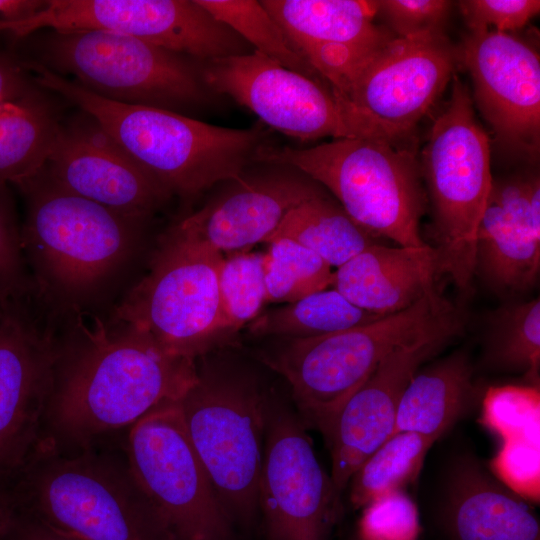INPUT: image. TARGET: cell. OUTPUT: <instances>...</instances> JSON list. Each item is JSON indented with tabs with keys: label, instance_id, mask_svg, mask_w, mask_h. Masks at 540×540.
I'll return each instance as SVG.
<instances>
[{
	"label": "cell",
	"instance_id": "obj_1",
	"mask_svg": "<svg viewBox=\"0 0 540 540\" xmlns=\"http://www.w3.org/2000/svg\"><path fill=\"white\" fill-rule=\"evenodd\" d=\"M81 342L56 375L51 422L66 439L85 443L133 425L155 407L179 401L197 380L196 360L172 355L150 338L98 318L80 321Z\"/></svg>",
	"mask_w": 540,
	"mask_h": 540
},
{
	"label": "cell",
	"instance_id": "obj_2",
	"mask_svg": "<svg viewBox=\"0 0 540 540\" xmlns=\"http://www.w3.org/2000/svg\"><path fill=\"white\" fill-rule=\"evenodd\" d=\"M34 82L76 104L94 118L172 195L190 200L215 184L241 176L268 133L258 125L233 129L177 112L102 98L37 61L24 62Z\"/></svg>",
	"mask_w": 540,
	"mask_h": 540
},
{
	"label": "cell",
	"instance_id": "obj_3",
	"mask_svg": "<svg viewBox=\"0 0 540 540\" xmlns=\"http://www.w3.org/2000/svg\"><path fill=\"white\" fill-rule=\"evenodd\" d=\"M18 187L26 200L21 246L33 286L51 303L76 309L128 260L145 220L72 194L43 171Z\"/></svg>",
	"mask_w": 540,
	"mask_h": 540
},
{
	"label": "cell",
	"instance_id": "obj_4",
	"mask_svg": "<svg viewBox=\"0 0 540 540\" xmlns=\"http://www.w3.org/2000/svg\"><path fill=\"white\" fill-rule=\"evenodd\" d=\"M463 316L438 291L411 307L336 333L282 339L264 362L288 382L305 423L327 433L351 395L400 346L450 330Z\"/></svg>",
	"mask_w": 540,
	"mask_h": 540
},
{
	"label": "cell",
	"instance_id": "obj_5",
	"mask_svg": "<svg viewBox=\"0 0 540 540\" xmlns=\"http://www.w3.org/2000/svg\"><path fill=\"white\" fill-rule=\"evenodd\" d=\"M256 163L287 165L304 173L376 239L399 246L428 245L420 234L427 195L408 142L352 137L308 148L268 144Z\"/></svg>",
	"mask_w": 540,
	"mask_h": 540
},
{
	"label": "cell",
	"instance_id": "obj_6",
	"mask_svg": "<svg viewBox=\"0 0 540 540\" xmlns=\"http://www.w3.org/2000/svg\"><path fill=\"white\" fill-rule=\"evenodd\" d=\"M197 380L179 400L184 424L212 486L235 527L259 514L267 398L236 368L197 364Z\"/></svg>",
	"mask_w": 540,
	"mask_h": 540
},
{
	"label": "cell",
	"instance_id": "obj_7",
	"mask_svg": "<svg viewBox=\"0 0 540 540\" xmlns=\"http://www.w3.org/2000/svg\"><path fill=\"white\" fill-rule=\"evenodd\" d=\"M451 81L450 98L430 129L420 168L433 209L432 246L442 274L465 293L475 275L476 233L493 178L489 139L469 90L456 75Z\"/></svg>",
	"mask_w": 540,
	"mask_h": 540
},
{
	"label": "cell",
	"instance_id": "obj_8",
	"mask_svg": "<svg viewBox=\"0 0 540 540\" xmlns=\"http://www.w3.org/2000/svg\"><path fill=\"white\" fill-rule=\"evenodd\" d=\"M26 476L24 511L80 540H176L128 466L42 451Z\"/></svg>",
	"mask_w": 540,
	"mask_h": 540
},
{
	"label": "cell",
	"instance_id": "obj_9",
	"mask_svg": "<svg viewBox=\"0 0 540 540\" xmlns=\"http://www.w3.org/2000/svg\"><path fill=\"white\" fill-rule=\"evenodd\" d=\"M223 257L170 229L149 272L114 309V323L172 355L194 360L222 346L230 340L218 287Z\"/></svg>",
	"mask_w": 540,
	"mask_h": 540
},
{
	"label": "cell",
	"instance_id": "obj_10",
	"mask_svg": "<svg viewBox=\"0 0 540 540\" xmlns=\"http://www.w3.org/2000/svg\"><path fill=\"white\" fill-rule=\"evenodd\" d=\"M41 61L71 74L94 94L118 103L180 110L206 103L211 92L187 58L141 39L109 31H52L39 43Z\"/></svg>",
	"mask_w": 540,
	"mask_h": 540
},
{
	"label": "cell",
	"instance_id": "obj_11",
	"mask_svg": "<svg viewBox=\"0 0 540 540\" xmlns=\"http://www.w3.org/2000/svg\"><path fill=\"white\" fill-rule=\"evenodd\" d=\"M127 466L176 540H237L187 433L179 401L160 404L135 422Z\"/></svg>",
	"mask_w": 540,
	"mask_h": 540
},
{
	"label": "cell",
	"instance_id": "obj_12",
	"mask_svg": "<svg viewBox=\"0 0 540 540\" xmlns=\"http://www.w3.org/2000/svg\"><path fill=\"white\" fill-rule=\"evenodd\" d=\"M457 49L444 33L394 37L336 97L354 137L407 143L452 80Z\"/></svg>",
	"mask_w": 540,
	"mask_h": 540
},
{
	"label": "cell",
	"instance_id": "obj_13",
	"mask_svg": "<svg viewBox=\"0 0 540 540\" xmlns=\"http://www.w3.org/2000/svg\"><path fill=\"white\" fill-rule=\"evenodd\" d=\"M44 28L115 32L204 61L248 52V44L196 0H45L28 18L0 21V32L15 38Z\"/></svg>",
	"mask_w": 540,
	"mask_h": 540
},
{
	"label": "cell",
	"instance_id": "obj_14",
	"mask_svg": "<svg viewBox=\"0 0 540 540\" xmlns=\"http://www.w3.org/2000/svg\"><path fill=\"white\" fill-rule=\"evenodd\" d=\"M258 496L265 540H329L342 512L302 419L270 401Z\"/></svg>",
	"mask_w": 540,
	"mask_h": 540
},
{
	"label": "cell",
	"instance_id": "obj_15",
	"mask_svg": "<svg viewBox=\"0 0 540 540\" xmlns=\"http://www.w3.org/2000/svg\"><path fill=\"white\" fill-rule=\"evenodd\" d=\"M211 92L226 95L264 124L301 140L352 138L331 88L257 51L206 61L200 68Z\"/></svg>",
	"mask_w": 540,
	"mask_h": 540
},
{
	"label": "cell",
	"instance_id": "obj_16",
	"mask_svg": "<svg viewBox=\"0 0 540 540\" xmlns=\"http://www.w3.org/2000/svg\"><path fill=\"white\" fill-rule=\"evenodd\" d=\"M476 104L507 152L535 159L540 147V60L512 33L470 32L457 49Z\"/></svg>",
	"mask_w": 540,
	"mask_h": 540
},
{
	"label": "cell",
	"instance_id": "obj_17",
	"mask_svg": "<svg viewBox=\"0 0 540 540\" xmlns=\"http://www.w3.org/2000/svg\"><path fill=\"white\" fill-rule=\"evenodd\" d=\"M43 172L72 194L144 220L173 196L86 113L60 123Z\"/></svg>",
	"mask_w": 540,
	"mask_h": 540
},
{
	"label": "cell",
	"instance_id": "obj_18",
	"mask_svg": "<svg viewBox=\"0 0 540 540\" xmlns=\"http://www.w3.org/2000/svg\"><path fill=\"white\" fill-rule=\"evenodd\" d=\"M60 349L22 303L6 306L0 321V476L22 466L35 450L56 382Z\"/></svg>",
	"mask_w": 540,
	"mask_h": 540
},
{
	"label": "cell",
	"instance_id": "obj_19",
	"mask_svg": "<svg viewBox=\"0 0 540 540\" xmlns=\"http://www.w3.org/2000/svg\"><path fill=\"white\" fill-rule=\"evenodd\" d=\"M299 56L340 96L395 35L375 23L377 1L262 0Z\"/></svg>",
	"mask_w": 540,
	"mask_h": 540
},
{
	"label": "cell",
	"instance_id": "obj_20",
	"mask_svg": "<svg viewBox=\"0 0 540 540\" xmlns=\"http://www.w3.org/2000/svg\"><path fill=\"white\" fill-rule=\"evenodd\" d=\"M230 180L231 184L171 230L218 253L245 251L271 239L285 216L324 188L287 165Z\"/></svg>",
	"mask_w": 540,
	"mask_h": 540
},
{
	"label": "cell",
	"instance_id": "obj_21",
	"mask_svg": "<svg viewBox=\"0 0 540 540\" xmlns=\"http://www.w3.org/2000/svg\"><path fill=\"white\" fill-rule=\"evenodd\" d=\"M461 332L445 331L398 347L342 406L324 435L340 510L343 493L357 468L394 433L397 407L410 379Z\"/></svg>",
	"mask_w": 540,
	"mask_h": 540
},
{
	"label": "cell",
	"instance_id": "obj_22",
	"mask_svg": "<svg viewBox=\"0 0 540 540\" xmlns=\"http://www.w3.org/2000/svg\"><path fill=\"white\" fill-rule=\"evenodd\" d=\"M540 270V181L535 174L494 181L475 245V274L497 293L532 288Z\"/></svg>",
	"mask_w": 540,
	"mask_h": 540
},
{
	"label": "cell",
	"instance_id": "obj_23",
	"mask_svg": "<svg viewBox=\"0 0 540 540\" xmlns=\"http://www.w3.org/2000/svg\"><path fill=\"white\" fill-rule=\"evenodd\" d=\"M433 525L438 540H540L527 499L470 455L452 463Z\"/></svg>",
	"mask_w": 540,
	"mask_h": 540
},
{
	"label": "cell",
	"instance_id": "obj_24",
	"mask_svg": "<svg viewBox=\"0 0 540 540\" xmlns=\"http://www.w3.org/2000/svg\"><path fill=\"white\" fill-rule=\"evenodd\" d=\"M443 275L437 250L369 245L333 271L331 286L355 306L386 316L403 311L438 290Z\"/></svg>",
	"mask_w": 540,
	"mask_h": 540
},
{
	"label": "cell",
	"instance_id": "obj_25",
	"mask_svg": "<svg viewBox=\"0 0 540 540\" xmlns=\"http://www.w3.org/2000/svg\"><path fill=\"white\" fill-rule=\"evenodd\" d=\"M473 366L460 349L420 368L400 398L394 433L413 432L438 440L475 405Z\"/></svg>",
	"mask_w": 540,
	"mask_h": 540
},
{
	"label": "cell",
	"instance_id": "obj_26",
	"mask_svg": "<svg viewBox=\"0 0 540 540\" xmlns=\"http://www.w3.org/2000/svg\"><path fill=\"white\" fill-rule=\"evenodd\" d=\"M539 387L507 385L486 391L487 425L502 437L494 474L524 498L539 494Z\"/></svg>",
	"mask_w": 540,
	"mask_h": 540
},
{
	"label": "cell",
	"instance_id": "obj_27",
	"mask_svg": "<svg viewBox=\"0 0 540 540\" xmlns=\"http://www.w3.org/2000/svg\"><path fill=\"white\" fill-rule=\"evenodd\" d=\"M60 122L36 91L0 101V184L16 186L39 175Z\"/></svg>",
	"mask_w": 540,
	"mask_h": 540
},
{
	"label": "cell",
	"instance_id": "obj_28",
	"mask_svg": "<svg viewBox=\"0 0 540 540\" xmlns=\"http://www.w3.org/2000/svg\"><path fill=\"white\" fill-rule=\"evenodd\" d=\"M276 238L294 240L336 268L380 242L357 225L325 188L285 216L268 242Z\"/></svg>",
	"mask_w": 540,
	"mask_h": 540
},
{
	"label": "cell",
	"instance_id": "obj_29",
	"mask_svg": "<svg viewBox=\"0 0 540 540\" xmlns=\"http://www.w3.org/2000/svg\"><path fill=\"white\" fill-rule=\"evenodd\" d=\"M482 363L497 371L518 372L539 387L540 301L509 302L489 311Z\"/></svg>",
	"mask_w": 540,
	"mask_h": 540
},
{
	"label": "cell",
	"instance_id": "obj_30",
	"mask_svg": "<svg viewBox=\"0 0 540 540\" xmlns=\"http://www.w3.org/2000/svg\"><path fill=\"white\" fill-rule=\"evenodd\" d=\"M380 317L383 316L355 306L334 288H327L261 313L249 324V332L260 337L305 339L357 327Z\"/></svg>",
	"mask_w": 540,
	"mask_h": 540
},
{
	"label": "cell",
	"instance_id": "obj_31",
	"mask_svg": "<svg viewBox=\"0 0 540 540\" xmlns=\"http://www.w3.org/2000/svg\"><path fill=\"white\" fill-rule=\"evenodd\" d=\"M434 442L413 432L393 433L351 477V504L364 508L387 493L403 490L416 479Z\"/></svg>",
	"mask_w": 540,
	"mask_h": 540
},
{
	"label": "cell",
	"instance_id": "obj_32",
	"mask_svg": "<svg viewBox=\"0 0 540 540\" xmlns=\"http://www.w3.org/2000/svg\"><path fill=\"white\" fill-rule=\"evenodd\" d=\"M196 2L247 44L252 45L254 51L290 70L324 81L293 49L277 22L260 1L196 0Z\"/></svg>",
	"mask_w": 540,
	"mask_h": 540
},
{
	"label": "cell",
	"instance_id": "obj_33",
	"mask_svg": "<svg viewBox=\"0 0 540 540\" xmlns=\"http://www.w3.org/2000/svg\"><path fill=\"white\" fill-rule=\"evenodd\" d=\"M264 253L267 302L292 303L331 286L332 267L289 238L268 242Z\"/></svg>",
	"mask_w": 540,
	"mask_h": 540
},
{
	"label": "cell",
	"instance_id": "obj_34",
	"mask_svg": "<svg viewBox=\"0 0 540 540\" xmlns=\"http://www.w3.org/2000/svg\"><path fill=\"white\" fill-rule=\"evenodd\" d=\"M218 287L224 328L231 339L254 321L268 303L264 253L241 251L223 257Z\"/></svg>",
	"mask_w": 540,
	"mask_h": 540
},
{
	"label": "cell",
	"instance_id": "obj_35",
	"mask_svg": "<svg viewBox=\"0 0 540 540\" xmlns=\"http://www.w3.org/2000/svg\"><path fill=\"white\" fill-rule=\"evenodd\" d=\"M33 287L21 246L17 223L6 184H0V303H22Z\"/></svg>",
	"mask_w": 540,
	"mask_h": 540
},
{
	"label": "cell",
	"instance_id": "obj_36",
	"mask_svg": "<svg viewBox=\"0 0 540 540\" xmlns=\"http://www.w3.org/2000/svg\"><path fill=\"white\" fill-rule=\"evenodd\" d=\"M419 529L416 504L398 490L364 507L358 536L363 540H417Z\"/></svg>",
	"mask_w": 540,
	"mask_h": 540
},
{
	"label": "cell",
	"instance_id": "obj_37",
	"mask_svg": "<svg viewBox=\"0 0 540 540\" xmlns=\"http://www.w3.org/2000/svg\"><path fill=\"white\" fill-rule=\"evenodd\" d=\"M377 15L399 38L442 34L452 2L446 0H380Z\"/></svg>",
	"mask_w": 540,
	"mask_h": 540
},
{
	"label": "cell",
	"instance_id": "obj_38",
	"mask_svg": "<svg viewBox=\"0 0 540 540\" xmlns=\"http://www.w3.org/2000/svg\"><path fill=\"white\" fill-rule=\"evenodd\" d=\"M458 6L470 32L512 33L524 27L540 10L538 0H464Z\"/></svg>",
	"mask_w": 540,
	"mask_h": 540
},
{
	"label": "cell",
	"instance_id": "obj_39",
	"mask_svg": "<svg viewBox=\"0 0 540 540\" xmlns=\"http://www.w3.org/2000/svg\"><path fill=\"white\" fill-rule=\"evenodd\" d=\"M0 540H80L54 529L26 511L15 507L0 529Z\"/></svg>",
	"mask_w": 540,
	"mask_h": 540
},
{
	"label": "cell",
	"instance_id": "obj_40",
	"mask_svg": "<svg viewBox=\"0 0 540 540\" xmlns=\"http://www.w3.org/2000/svg\"><path fill=\"white\" fill-rule=\"evenodd\" d=\"M32 91L23 66L0 58V101L20 98Z\"/></svg>",
	"mask_w": 540,
	"mask_h": 540
},
{
	"label": "cell",
	"instance_id": "obj_41",
	"mask_svg": "<svg viewBox=\"0 0 540 540\" xmlns=\"http://www.w3.org/2000/svg\"><path fill=\"white\" fill-rule=\"evenodd\" d=\"M45 6V0H0V21L28 18Z\"/></svg>",
	"mask_w": 540,
	"mask_h": 540
},
{
	"label": "cell",
	"instance_id": "obj_42",
	"mask_svg": "<svg viewBox=\"0 0 540 540\" xmlns=\"http://www.w3.org/2000/svg\"><path fill=\"white\" fill-rule=\"evenodd\" d=\"M14 511V505L4 496H0V529L6 524Z\"/></svg>",
	"mask_w": 540,
	"mask_h": 540
},
{
	"label": "cell",
	"instance_id": "obj_43",
	"mask_svg": "<svg viewBox=\"0 0 540 540\" xmlns=\"http://www.w3.org/2000/svg\"><path fill=\"white\" fill-rule=\"evenodd\" d=\"M6 307H4L1 303H0V321L2 319V316L4 314V310H5Z\"/></svg>",
	"mask_w": 540,
	"mask_h": 540
},
{
	"label": "cell",
	"instance_id": "obj_44",
	"mask_svg": "<svg viewBox=\"0 0 540 540\" xmlns=\"http://www.w3.org/2000/svg\"><path fill=\"white\" fill-rule=\"evenodd\" d=\"M358 540H363V539H361V538L358 536Z\"/></svg>",
	"mask_w": 540,
	"mask_h": 540
}]
</instances>
